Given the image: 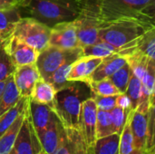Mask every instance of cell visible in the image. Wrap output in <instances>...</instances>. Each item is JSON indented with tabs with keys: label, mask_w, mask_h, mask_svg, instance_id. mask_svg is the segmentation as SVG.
<instances>
[{
	"label": "cell",
	"mask_w": 155,
	"mask_h": 154,
	"mask_svg": "<svg viewBox=\"0 0 155 154\" xmlns=\"http://www.w3.org/2000/svg\"><path fill=\"white\" fill-rule=\"evenodd\" d=\"M90 97H93V93L86 82H70L56 91L52 109L65 128L80 130L82 104Z\"/></svg>",
	"instance_id": "1"
},
{
	"label": "cell",
	"mask_w": 155,
	"mask_h": 154,
	"mask_svg": "<svg viewBox=\"0 0 155 154\" xmlns=\"http://www.w3.org/2000/svg\"><path fill=\"white\" fill-rule=\"evenodd\" d=\"M151 28L138 18H122L103 23L99 30V40L117 48L122 55L134 47L144 33Z\"/></svg>",
	"instance_id": "2"
},
{
	"label": "cell",
	"mask_w": 155,
	"mask_h": 154,
	"mask_svg": "<svg viewBox=\"0 0 155 154\" xmlns=\"http://www.w3.org/2000/svg\"><path fill=\"white\" fill-rule=\"evenodd\" d=\"M82 56V47H77L74 49H62L56 46L48 45L45 49L39 53L35 64L41 78L45 81H49L53 74L59 67L66 63L73 64Z\"/></svg>",
	"instance_id": "3"
},
{
	"label": "cell",
	"mask_w": 155,
	"mask_h": 154,
	"mask_svg": "<svg viewBox=\"0 0 155 154\" xmlns=\"http://www.w3.org/2000/svg\"><path fill=\"white\" fill-rule=\"evenodd\" d=\"M13 34L40 53L49 45L51 27L33 17H22Z\"/></svg>",
	"instance_id": "4"
},
{
	"label": "cell",
	"mask_w": 155,
	"mask_h": 154,
	"mask_svg": "<svg viewBox=\"0 0 155 154\" xmlns=\"http://www.w3.org/2000/svg\"><path fill=\"white\" fill-rule=\"evenodd\" d=\"M150 0H102L101 18L104 23L122 18H137Z\"/></svg>",
	"instance_id": "5"
},
{
	"label": "cell",
	"mask_w": 155,
	"mask_h": 154,
	"mask_svg": "<svg viewBox=\"0 0 155 154\" xmlns=\"http://www.w3.org/2000/svg\"><path fill=\"white\" fill-rule=\"evenodd\" d=\"M41 150H43L41 143L32 124L28 103L25 117L12 151L15 154H36Z\"/></svg>",
	"instance_id": "6"
},
{
	"label": "cell",
	"mask_w": 155,
	"mask_h": 154,
	"mask_svg": "<svg viewBox=\"0 0 155 154\" xmlns=\"http://www.w3.org/2000/svg\"><path fill=\"white\" fill-rule=\"evenodd\" d=\"M49 45L62 49H74L81 47L77 37L75 21L62 22L52 26Z\"/></svg>",
	"instance_id": "7"
},
{
	"label": "cell",
	"mask_w": 155,
	"mask_h": 154,
	"mask_svg": "<svg viewBox=\"0 0 155 154\" xmlns=\"http://www.w3.org/2000/svg\"><path fill=\"white\" fill-rule=\"evenodd\" d=\"M97 105L94 97L84 101L80 113V131L87 143L94 147L96 138V121H97Z\"/></svg>",
	"instance_id": "8"
},
{
	"label": "cell",
	"mask_w": 155,
	"mask_h": 154,
	"mask_svg": "<svg viewBox=\"0 0 155 154\" xmlns=\"http://www.w3.org/2000/svg\"><path fill=\"white\" fill-rule=\"evenodd\" d=\"M6 50L15 67L35 64L39 52L15 35H11L5 42Z\"/></svg>",
	"instance_id": "9"
},
{
	"label": "cell",
	"mask_w": 155,
	"mask_h": 154,
	"mask_svg": "<svg viewBox=\"0 0 155 154\" xmlns=\"http://www.w3.org/2000/svg\"><path fill=\"white\" fill-rule=\"evenodd\" d=\"M13 75L20 95L22 97L30 98L36 82L41 78L36 64L17 66Z\"/></svg>",
	"instance_id": "10"
},
{
	"label": "cell",
	"mask_w": 155,
	"mask_h": 154,
	"mask_svg": "<svg viewBox=\"0 0 155 154\" xmlns=\"http://www.w3.org/2000/svg\"><path fill=\"white\" fill-rule=\"evenodd\" d=\"M64 133L65 127L55 113L46 130L38 136L42 149L45 154H53L54 152Z\"/></svg>",
	"instance_id": "11"
},
{
	"label": "cell",
	"mask_w": 155,
	"mask_h": 154,
	"mask_svg": "<svg viewBox=\"0 0 155 154\" xmlns=\"http://www.w3.org/2000/svg\"><path fill=\"white\" fill-rule=\"evenodd\" d=\"M148 117L149 112L134 110L131 113V130L134 136V149L145 151L148 133Z\"/></svg>",
	"instance_id": "12"
},
{
	"label": "cell",
	"mask_w": 155,
	"mask_h": 154,
	"mask_svg": "<svg viewBox=\"0 0 155 154\" xmlns=\"http://www.w3.org/2000/svg\"><path fill=\"white\" fill-rule=\"evenodd\" d=\"M104 58L94 57V56H82L74 61L72 65L70 72L67 75L69 82L83 81L86 82L94 70L99 66Z\"/></svg>",
	"instance_id": "13"
},
{
	"label": "cell",
	"mask_w": 155,
	"mask_h": 154,
	"mask_svg": "<svg viewBox=\"0 0 155 154\" xmlns=\"http://www.w3.org/2000/svg\"><path fill=\"white\" fill-rule=\"evenodd\" d=\"M29 112L32 124L38 137L49 126L55 113L51 106L38 103L31 99H29Z\"/></svg>",
	"instance_id": "14"
},
{
	"label": "cell",
	"mask_w": 155,
	"mask_h": 154,
	"mask_svg": "<svg viewBox=\"0 0 155 154\" xmlns=\"http://www.w3.org/2000/svg\"><path fill=\"white\" fill-rule=\"evenodd\" d=\"M126 59L120 54H114L103 59L99 66L94 70L87 82L100 81L104 78L112 76L116 71L122 68L126 64Z\"/></svg>",
	"instance_id": "15"
},
{
	"label": "cell",
	"mask_w": 155,
	"mask_h": 154,
	"mask_svg": "<svg viewBox=\"0 0 155 154\" xmlns=\"http://www.w3.org/2000/svg\"><path fill=\"white\" fill-rule=\"evenodd\" d=\"M27 108H28V104L26 108L25 109V111L21 113L19 116L15 119L13 124L0 136V154H9L12 152L15 140L17 138L18 133L21 129L22 123L25 117Z\"/></svg>",
	"instance_id": "16"
},
{
	"label": "cell",
	"mask_w": 155,
	"mask_h": 154,
	"mask_svg": "<svg viewBox=\"0 0 155 154\" xmlns=\"http://www.w3.org/2000/svg\"><path fill=\"white\" fill-rule=\"evenodd\" d=\"M22 18L17 6L0 10V36L2 40L13 35L17 22Z\"/></svg>",
	"instance_id": "17"
},
{
	"label": "cell",
	"mask_w": 155,
	"mask_h": 154,
	"mask_svg": "<svg viewBox=\"0 0 155 154\" xmlns=\"http://www.w3.org/2000/svg\"><path fill=\"white\" fill-rule=\"evenodd\" d=\"M55 93L56 90L54 89L53 84L50 82L45 81L43 78H40L36 82L32 95L29 99L38 103L47 104L52 107Z\"/></svg>",
	"instance_id": "18"
},
{
	"label": "cell",
	"mask_w": 155,
	"mask_h": 154,
	"mask_svg": "<svg viewBox=\"0 0 155 154\" xmlns=\"http://www.w3.org/2000/svg\"><path fill=\"white\" fill-rule=\"evenodd\" d=\"M21 97L15 84L14 75L11 74L6 79L5 89L0 96V116L15 106Z\"/></svg>",
	"instance_id": "19"
},
{
	"label": "cell",
	"mask_w": 155,
	"mask_h": 154,
	"mask_svg": "<svg viewBox=\"0 0 155 154\" xmlns=\"http://www.w3.org/2000/svg\"><path fill=\"white\" fill-rule=\"evenodd\" d=\"M123 56L125 57L126 62L130 65L133 74L142 80L146 73L150 59L146 55L134 49L126 51L123 54Z\"/></svg>",
	"instance_id": "20"
},
{
	"label": "cell",
	"mask_w": 155,
	"mask_h": 154,
	"mask_svg": "<svg viewBox=\"0 0 155 154\" xmlns=\"http://www.w3.org/2000/svg\"><path fill=\"white\" fill-rule=\"evenodd\" d=\"M29 102V98L21 97L20 100L9 111L0 116V136L13 124L21 113L25 111Z\"/></svg>",
	"instance_id": "21"
},
{
	"label": "cell",
	"mask_w": 155,
	"mask_h": 154,
	"mask_svg": "<svg viewBox=\"0 0 155 154\" xmlns=\"http://www.w3.org/2000/svg\"><path fill=\"white\" fill-rule=\"evenodd\" d=\"M120 136L118 133H113L97 139L94 146V154H119Z\"/></svg>",
	"instance_id": "22"
},
{
	"label": "cell",
	"mask_w": 155,
	"mask_h": 154,
	"mask_svg": "<svg viewBox=\"0 0 155 154\" xmlns=\"http://www.w3.org/2000/svg\"><path fill=\"white\" fill-rule=\"evenodd\" d=\"M81 135L82 133L79 129L65 128V133L53 154H73Z\"/></svg>",
	"instance_id": "23"
},
{
	"label": "cell",
	"mask_w": 155,
	"mask_h": 154,
	"mask_svg": "<svg viewBox=\"0 0 155 154\" xmlns=\"http://www.w3.org/2000/svg\"><path fill=\"white\" fill-rule=\"evenodd\" d=\"M131 49H134L142 53L143 54L146 55L149 59L155 60V28L153 27L149 28L144 33V34L140 38L136 45Z\"/></svg>",
	"instance_id": "24"
},
{
	"label": "cell",
	"mask_w": 155,
	"mask_h": 154,
	"mask_svg": "<svg viewBox=\"0 0 155 154\" xmlns=\"http://www.w3.org/2000/svg\"><path fill=\"white\" fill-rule=\"evenodd\" d=\"M114 54H120V52L114 46L101 40L97 41L93 44L83 47V56L105 58Z\"/></svg>",
	"instance_id": "25"
},
{
	"label": "cell",
	"mask_w": 155,
	"mask_h": 154,
	"mask_svg": "<svg viewBox=\"0 0 155 154\" xmlns=\"http://www.w3.org/2000/svg\"><path fill=\"white\" fill-rule=\"evenodd\" d=\"M87 84L90 86L93 95L116 96L121 93L109 77L102 79L100 81L87 82Z\"/></svg>",
	"instance_id": "26"
},
{
	"label": "cell",
	"mask_w": 155,
	"mask_h": 154,
	"mask_svg": "<svg viewBox=\"0 0 155 154\" xmlns=\"http://www.w3.org/2000/svg\"><path fill=\"white\" fill-rule=\"evenodd\" d=\"M114 133L111 112L99 110L97 111L96 121V138L100 139Z\"/></svg>",
	"instance_id": "27"
},
{
	"label": "cell",
	"mask_w": 155,
	"mask_h": 154,
	"mask_svg": "<svg viewBox=\"0 0 155 154\" xmlns=\"http://www.w3.org/2000/svg\"><path fill=\"white\" fill-rule=\"evenodd\" d=\"M5 42L6 40H0V81L6 80L16 68L6 50Z\"/></svg>",
	"instance_id": "28"
},
{
	"label": "cell",
	"mask_w": 155,
	"mask_h": 154,
	"mask_svg": "<svg viewBox=\"0 0 155 154\" xmlns=\"http://www.w3.org/2000/svg\"><path fill=\"white\" fill-rule=\"evenodd\" d=\"M126 94L129 96L131 102H132V110L134 111L138 108L142 96H143V85H142V80L139 79L136 75L132 74L127 89H126Z\"/></svg>",
	"instance_id": "29"
},
{
	"label": "cell",
	"mask_w": 155,
	"mask_h": 154,
	"mask_svg": "<svg viewBox=\"0 0 155 154\" xmlns=\"http://www.w3.org/2000/svg\"><path fill=\"white\" fill-rule=\"evenodd\" d=\"M132 74H133L132 69H131L130 65L126 63L122 68H120L118 71H116L109 78L114 83L115 87L119 90V92L121 93H124L126 92Z\"/></svg>",
	"instance_id": "30"
},
{
	"label": "cell",
	"mask_w": 155,
	"mask_h": 154,
	"mask_svg": "<svg viewBox=\"0 0 155 154\" xmlns=\"http://www.w3.org/2000/svg\"><path fill=\"white\" fill-rule=\"evenodd\" d=\"M131 113L128 116L126 123H125V125L123 129V132L121 133V136H120L119 154H130L134 150V136H133V133H132L131 125H130Z\"/></svg>",
	"instance_id": "31"
},
{
	"label": "cell",
	"mask_w": 155,
	"mask_h": 154,
	"mask_svg": "<svg viewBox=\"0 0 155 154\" xmlns=\"http://www.w3.org/2000/svg\"><path fill=\"white\" fill-rule=\"evenodd\" d=\"M71 63H66L64 64H63L61 67H59L51 76V78L49 79L48 82H50L53 86L54 87V89L56 91H58L59 89L66 86L70 82L67 80V75L70 72L71 69Z\"/></svg>",
	"instance_id": "32"
},
{
	"label": "cell",
	"mask_w": 155,
	"mask_h": 154,
	"mask_svg": "<svg viewBox=\"0 0 155 154\" xmlns=\"http://www.w3.org/2000/svg\"><path fill=\"white\" fill-rule=\"evenodd\" d=\"M132 111L124 110L120 107L115 106L111 111L112 115V121H113V126L114 130V133H118L121 135L123 129L126 123V121L128 119V116Z\"/></svg>",
	"instance_id": "33"
},
{
	"label": "cell",
	"mask_w": 155,
	"mask_h": 154,
	"mask_svg": "<svg viewBox=\"0 0 155 154\" xmlns=\"http://www.w3.org/2000/svg\"><path fill=\"white\" fill-rule=\"evenodd\" d=\"M145 152L147 154H155V105L152 106L149 110Z\"/></svg>",
	"instance_id": "34"
},
{
	"label": "cell",
	"mask_w": 155,
	"mask_h": 154,
	"mask_svg": "<svg viewBox=\"0 0 155 154\" xmlns=\"http://www.w3.org/2000/svg\"><path fill=\"white\" fill-rule=\"evenodd\" d=\"M137 18L148 26L155 28V0H150V2L140 11Z\"/></svg>",
	"instance_id": "35"
},
{
	"label": "cell",
	"mask_w": 155,
	"mask_h": 154,
	"mask_svg": "<svg viewBox=\"0 0 155 154\" xmlns=\"http://www.w3.org/2000/svg\"><path fill=\"white\" fill-rule=\"evenodd\" d=\"M116 96L93 95V97L96 103L97 108L99 110L107 111V112H111L116 106Z\"/></svg>",
	"instance_id": "36"
},
{
	"label": "cell",
	"mask_w": 155,
	"mask_h": 154,
	"mask_svg": "<svg viewBox=\"0 0 155 154\" xmlns=\"http://www.w3.org/2000/svg\"><path fill=\"white\" fill-rule=\"evenodd\" d=\"M73 154H94V147L87 145L83 135H81V137L78 140V143L76 144L75 150Z\"/></svg>",
	"instance_id": "37"
},
{
	"label": "cell",
	"mask_w": 155,
	"mask_h": 154,
	"mask_svg": "<svg viewBox=\"0 0 155 154\" xmlns=\"http://www.w3.org/2000/svg\"><path fill=\"white\" fill-rule=\"evenodd\" d=\"M116 106L124 110L133 111L132 110V102L126 93H120L116 96Z\"/></svg>",
	"instance_id": "38"
},
{
	"label": "cell",
	"mask_w": 155,
	"mask_h": 154,
	"mask_svg": "<svg viewBox=\"0 0 155 154\" xmlns=\"http://www.w3.org/2000/svg\"><path fill=\"white\" fill-rule=\"evenodd\" d=\"M149 103H150V108H151L152 106L155 105V85L154 88H153V93H152V95H151V97H150Z\"/></svg>",
	"instance_id": "39"
},
{
	"label": "cell",
	"mask_w": 155,
	"mask_h": 154,
	"mask_svg": "<svg viewBox=\"0 0 155 154\" xmlns=\"http://www.w3.org/2000/svg\"><path fill=\"white\" fill-rule=\"evenodd\" d=\"M5 84H6V80H4V81H0V96L5 89Z\"/></svg>",
	"instance_id": "40"
},
{
	"label": "cell",
	"mask_w": 155,
	"mask_h": 154,
	"mask_svg": "<svg viewBox=\"0 0 155 154\" xmlns=\"http://www.w3.org/2000/svg\"><path fill=\"white\" fill-rule=\"evenodd\" d=\"M144 152L143 150H140V149H134L132 152L130 154H144Z\"/></svg>",
	"instance_id": "41"
},
{
	"label": "cell",
	"mask_w": 155,
	"mask_h": 154,
	"mask_svg": "<svg viewBox=\"0 0 155 154\" xmlns=\"http://www.w3.org/2000/svg\"><path fill=\"white\" fill-rule=\"evenodd\" d=\"M36 154H45V152H44L43 150H41V151H40L39 152H37Z\"/></svg>",
	"instance_id": "42"
},
{
	"label": "cell",
	"mask_w": 155,
	"mask_h": 154,
	"mask_svg": "<svg viewBox=\"0 0 155 154\" xmlns=\"http://www.w3.org/2000/svg\"><path fill=\"white\" fill-rule=\"evenodd\" d=\"M9 154H15V153H14V152L12 151V152H10V153H9Z\"/></svg>",
	"instance_id": "43"
},
{
	"label": "cell",
	"mask_w": 155,
	"mask_h": 154,
	"mask_svg": "<svg viewBox=\"0 0 155 154\" xmlns=\"http://www.w3.org/2000/svg\"><path fill=\"white\" fill-rule=\"evenodd\" d=\"M0 40H2V39H1V36H0Z\"/></svg>",
	"instance_id": "44"
}]
</instances>
